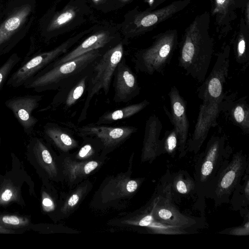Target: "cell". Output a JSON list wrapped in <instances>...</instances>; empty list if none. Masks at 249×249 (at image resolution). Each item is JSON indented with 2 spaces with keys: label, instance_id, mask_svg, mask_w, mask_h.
Segmentation results:
<instances>
[{
  "label": "cell",
  "instance_id": "6da1fadb",
  "mask_svg": "<svg viewBox=\"0 0 249 249\" xmlns=\"http://www.w3.org/2000/svg\"><path fill=\"white\" fill-rule=\"evenodd\" d=\"M210 23L208 11L196 16L185 29L179 44L178 66L200 83L206 78L214 52Z\"/></svg>",
  "mask_w": 249,
  "mask_h": 249
},
{
  "label": "cell",
  "instance_id": "7a4b0ae2",
  "mask_svg": "<svg viewBox=\"0 0 249 249\" xmlns=\"http://www.w3.org/2000/svg\"><path fill=\"white\" fill-rule=\"evenodd\" d=\"M231 49L230 44H223L216 54L210 74L197 88V96L202 102L196 125L200 129L209 130L217 126L220 113L225 112L234 100V95H228L224 90L230 67Z\"/></svg>",
  "mask_w": 249,
  "mask_h": 249
},
{
  "label": "cell",
  "instance_id": "3957f363",
  "mask_svg": "<svg viewBox=\"0 0 249 249\" xmlns=\"http://www.w3.org/2000/svg\"><path fill=\"white\" fill-rule=\"evenodd\" d=\"M36 0H0V55L28 34L36 18Z\"/></svg>",
  "mask_w": 249,
  "mask_h": 249
},
{
  "label": "cell",
  "instance_id": "277c9868",
  "mask_svg": "<svg viewBox=\"0 0 249 249\" xmlns=\"http://www.w3.org/2000/svg\"><path fill=\"white\" fill-rule=\"evenodd\" d=\"M107 49L93 50L57 65L49 64L23 87L37 92L58 90L90 69Z\"/></svg>",
  "mask_w": 249,
  "mask_h": 249
},
{
  "label": "cell",
  "instance_id": "5b68a950",
  "mask_svg": "<svg viewBox=\"0 0 249 249\" xmlns=\"http://www.w3.org/2000/svg\"><path fill=\"white\" fill-rule=\"evenodd\" d=\"M232 154L226 135L219 128L218 133L209 139L203 151L195 164L194 179L196 194L205 196L218 172Z\"/></svg>",
  "mask_w": 249,
  "mask_h": 249
},
{
  "label": "cell",
  "instance_id": "8992f818",
  "mask_svg": "<svg viewBox=\"0 0 249 249\" xmlns=\"http://www.w3.org/2000/svg\"><path fill=\"white\" fill-rule=\"evenodd\" d=\"M148 47L136 52L133 61L138 72L152 75L155 72L164 75L165 69L169 64L178 45V33L176 29L161 32L153 38Z\"/></svg>",
  "mask_w": 249,
  "mask_h": 249
},
{
  "label": "cell",
  "instance_id": "52a82bcc",
  "mask_svg": "<svg viewBox=\"0 0 249 249\" xmlns=\"http://www.w3.org/2000/svg\"><path fill=\"white\" fill-rule=\"evenodd\" d=\"M124 47L120 42L108 49L94 63L87 88V96L78 119L80 123L87 118L93 97L102 90L105 95L109 92L117 66L123 58Z\"/></svg>",
  "mask_w": 249,
  "mask_h": 249
},
{
  "label": "cell",
  "instance_id": "ba28073f",
  "mask_svg": "<svg viewBox=\"0 0 249 249\" xmlns=\"http://www.w3.org/2000/svg\"><path fill=\"white\" fill-rule=\"evenodd\" d=\"M248 169L247 156L242 150L232 154L218 172L205 196L213 199L215 206L229 203L231 196Z\"/></svg>",
  "mask_w": 249,
  "mask_h": 249
},
{
  "label": "cell",
  "instance_id": "9c48e42d",
  "mask_svg": "<svg viewBox=\"0 0 249 249\" xmlns=\"http://www.w3.org/2000/svg\"><path fill=\"white\" fill-rule=\"evenodd\" d=\"M84 34L71 37L51 50L26 55L20 66L10 75L7 85L13 88L23 86L49 64L67 53Z\"/></svg>",
  "mask_w": 249,
  "mask_h": 249
},
{
  "label": "cell",
  "instance_id": "30bf717a",
  "mask_svg": "<svg viewBox=\"0 0 249 249\" xmlns=\"http://www.w3.org/2000/svg\"><path fill=\"white\" fill-rule=\"evenodd\" d=\"M131 170L106 179L95 194L92 203L103 208L115 206L116 202L130 198L137 191L144 178H132Z\"/></svg>",
  "mask_w": 249,
  "mask_h": 249
},
{
  "label": "cell",
  "instance_id": "8fae6325",
  "mask_svg": "<svg viewBox=\"0 0 249 249\" xmlns=\"http://www.w3.org/2000/svg\"><path fill=\"white\" fill-rule=\"evenodd\" d=\"M164 187H159L149 202L153 217L161 223L190 232L191 230H195V226L198 225V222L195 218L180 213L171 199L167 186Z\"/></svg>",
  "mask_w": 249,
  "mask_h": 249
},
{
  "label": "cell",
  "instance_id": "7c38bea8",
  "mask_svg": "<svg viewBox=\"0 0 249 249\" xmlns=\"http://www.w3.org/2000/svg\"><path fill=\"white\" fill-rule=\"evenodd\" d=\"M191 0H178L160 9H147L137 12L128 23V37L140 36L149 32L163 21L184 9Z\"/></svg>",
  "mask_w": 249,
  "mask_h": 249
},
{
  "label": "cell",
  "instance_id": "4fadbf2b",
  "mask_svg": "<svg viewBox=\"0 0 249 249\" xmlns=\"http://www.w3.org/2000/svg\"><path fill=\"white\" fill-rule=\"evenodd\" d=\"M70 127L80 137H94L103 146L102 154L105 156L127 140L138 129L133 126H108L90 124L81 126L70 124Z\"/></svg>",
  "mask_w": 249,
  "mask_h": 249
},
{
  "label": "cell",
  "instance_id": "5bb4252c",
  "mask_svg": "<svg viewBox=\"0 0 249 249\" xmlns=\"http://www.w3.org/2000/svg\"><path fill=\"white\" fill-rule=\"evenodd\" d=\"M168 95L170 100L171 111L165 106L163 108L173 124V128L178 134L179 142L178 150L181 158L187 153L186 148L189 123L187 117L186 102L176 86L171 88Z\"/></svg>",
  "mask_w": 249,
  "mask_h": 249
},
{
  "label": "cell",
  "instance_id": "9a60e30c",
  "mask_svg": "<svg viewBox=\"0 0 249 249\" xmlns=\"http://www.w3.org/2000/svg\"><path fill=\"white\" fill-rule=\"evenodd\" d=\"M42 97L41 95H26L12 97L5 102L28 135L31 134L38 122L33 112L39 106Z\"/></svg>",
  "mask_w": 249,
  "mask_h": 249
},
{
  "label": "cell",
  "instance_id": "2e32d148",
  "mask_svg": "<svg viewBox=\"0 0 249 249\" xmlns=\"http://www.w3.org/2000/svg\"><path fill=\"white\" fill-rule=\"evenodd\" d=\"M246 0H212L211 16L214 20L216 32L219 39L226 36L232 30L237 18V11L243 10Z\"/></svg>",
  "mask_w": 249,
  "mask_h": 249
},
{
  "label": "cell",
  "instance_id": "e0dca14e",
  "mask_svg": "<svg viewBox=\"0 0 249 249\" xmlns=\"http://www.w3.org/2000/svg\"><path fill=\"white\" fill-rule=\"evenodd\" d=\"M28 151L46 179L56 181L63 179L57 157L42 139L33 138L28 145Z\"/></svg>",
  "mask_w": 249,
  "mask_h": 249
},
{
  "label": "cell",
  "instance_id": "ac0fdd59",
  "mask_svg": "<svg viewBox=\"0 0 249 249\" xmlns=\"http://www.w3.org/2000/svg\"><path fill=\"white\" fill-rule=\"evenodd\" d=\"M114 76L115 103H127L140 94L141 87L136 76L124 57L117 66Z\"/></svg>",
  "mask_w": 249,
  "mask_h": 249
},
{
  "label": "cell",
  "instance_id": "d6986e66",
  "mask_svg": "<svg viewBox=\"0 0 249 249\" xmlns=\"http://www.w3.org/2000/svg\"><path fill=\"white\" fill-rule=\"evenodd\" d=\"M101 158L78 161L69 153H62L61 156L57 157L62 178L71 186L80 182L100 166L104 160Z\"/></svg>",
  "mask_w": 249,
  "mask_h": 249
},
{
  "label": "cell",
  "instance_id": "ffe728a7",
  "mask_svg": "<svg viewBox=\"0 0 249 249\" xmlns=\"http://www.w3.org/2000/svg\"><path fill=\"white\" fill-rule=\"evenodd\" d=\"M92 67L58 89L52 102L45 110L56 109L60 107L68 109L74 105L87 90Z\"/></svg>",
  "mask_w": 249,
  "mask_h": 249
},
{
  "label": "cell",
  "instance_id": "44dd1931",
  "mask_svg": "<svg viewBox=\"0 0 249 249\" xmlns=\"http://www.w3.org/2000/svg\"><path fill=\"white\" fill-rule=\"evenodd\" d=\"M121 223L127 225L144 227L149 232L155 234L175 235L190 233L185 230L166 225L156 220L152 215L149 202L142 210L139 211L131 218L125 219Z\"/></svg>",
  "mask_w": 249,
  "mask_h": 249
},
{
  "label": "cell",
  "instance_id": "7402d4cb",
  "mask_svg": "<svg viewBox=\"0 0 249 249\" xmlns=\"http://www.w3.org/2000/svg\"><path fill=\"white\" fill-rule=\"evenodd\" d=\"M162 128V124L157 115L153 114L147 120L142 151V161L152 162L160 155L159 138Z\"/></svg>",
  "mask_w": 249,
  "mask_h": 249
},
{
  "label": "cell",
  "instance_id": "603a6c76",
  "mask_svg": "<svg viewBox=\"0 0 249 249\" xmlns=\"http://www.w3.org/2000/svg\"><path fill=\"white\" fill-rule=\"evenodd\" d=\"M114 36L106 31L98 32L88 37L76 47L50 63L55 66L65 63L93 50L105 49Z\"/></svg>",
  "mask_w": 249,
  "mask_h": 249
},
{
  "label": "cell",
  "instance_id": "cb8c5ba5",
  "mask_svg": "<svg viewBox=\"0 0 249 249\" xmlns=\"http://www.w3.org/2000/svg\"><path fill=\"white\" fill-rule=\"evenodd\" d=\"M43 132L46 139L62 153H68L78 146L71 128L47 123L43 126Z\"/></svg>",
  "mask_w": 249,
  "mask_h": 249
},
{
  "label": "cell",
  "instance_id": "d4e9b609",
  "mask_svg": "<svg viewBox=\"0 0 249 249\" xmlns=\"http://www.w3.org/2000/svg\"><path fill=\"white\" fill-rule=\"evenodd\" d=\"M231 42L236 62L242 66L244 71L246 70L249 64V27L246 25L243 16Z\"/></svg>",
  "mask_w": 249,
  "mask_h": 249
},
{
  "label": "cell",
  "instance_id": "484cf974",
  "mask_svg": "<svg viewBox=\"0 0 249 249\" xmlns=\"http://www.w3.org/2000/svg\"><path fill=\"white\" fill-rule=\"evenodd\" d=\"M170 178L167 186L173 201L196 194L194 179L187 171H178Z\"/></svg>",
  "mask_w": 249,
  "mask_h": 249
},
{
  "label": "cell",
  "instance_id": "4316f807",
  "mask_svg": "<svg viewBox=\"0 0 249 249\" xmlns=\"http://www.w3.org/2000/svg\"><path fill=\"white\" fill-rule=\"evenodd\" d=\"M247 98L244 96L234 100L226 111L230 120L245 134L249 133V106Z\"/></svg>",
  "mask_w": 249,
  "mask_h": 249
},
{
  "label": "cell",
  "instance_id": "83f0119b",
  "mask_svg": "<svg viewBox=\"0 0 249 249\" xmlns=\"http://www.w3.org/2000/svg\"><path fill=\"white\" fill-rule=\"evenodd\" d=\"M150 104L145 99L142 101L129 105L112 111H107L99 117L95 124H107L115 121L128 118L140 112Z\"/></svg>",
  "mask_w": 249,
  "mask_h": 249
},
{
  "label": "cell",
  "instance_id": "f1b7e54d",
  "mask_svg": "<svg viewBox=\"0 0 249 249\" xmlns=\"http://www.w3.org/2000/svg\"><path fill=\"white\" fill-rule=\"evenodd\" d=\"M92 188L91 183L86 180L81 183L65 199L59 210L60 218H64L76 210Z\"/></svg>",
  "mask_w": 249,
  "mask_h": 249
},
{
  "label": "cell",
  "instance_id": "f546056e",
  "mask_svg": "<svg viewBox=\"0 0 249 249\" xmlns=\"http://www.w3.org/2000/svg\"><path fill=\"white\" fill-rule=\"evenodd\" d=\"M81 138L83 139L81 146L76 153L71 154L74 159L78 161L93 160L98 158L99 152L102 153L103 146L98 139L90 136Z\"/></svg>",
  "mask_w": 249,
  "mask_h": 249
},
{
  "label": "cell",
  "instance_id": "4dcf8cb0",
  "mask_svg": "<svg viewBox=\"0 0 249 249\" xmlns=\"http://www.w3.org/2000/svg\"><path fill=\"white\" fill-rule=\"evenodd\" d=\"M249 174L247 170L241 181L234 190L229 202L234 210H245L249 204Z\"/></svg>",
  "mask_w": 249,
  "mask_h": 249
},
{
  "label": "cell",
  "instance_id": "1f68e13d",
  "mask_svg": "<svg viewBox=\"0 0 249 249\" xmlns=\"http://www.w3.org/2000/svg\"><path fill=\"white\" fill-rule=\"evenodd\" d=\"M21 199L19 186L11 178H4L0 185V206L12 202L19 203Z\"/></svg>",
  "mask_w": 249,
  "mask_h": 249
},
{
  "label": "cell",
  "instance_id": "d6a6232c",
  "mask_svg": "<svg viewBox=\"0 0 249 249\" xmlns=\"http://www.w3.org/2000/svg\"><path fill=\"white\" fill-rule=\"evenodd\" d=\"M179 138L175 128L166 130L163 138L160 140V155L167 154L174 157L178 149Z\"/></svg>",
  "mask_w": 249,
  "mask_h": 249
},
{
  "label": "cell",
  "instance_id": "836d02e7",
  "mask_svg": "<svg viewBox=\"0 0 249 249\" xmlns=\"http://www.w3.org/2000/svg\"><path fill=\"white\" fill-rule=\"evenodd\" d=\"M20 57L17 53H13L0 66V91L6 81H7L12 71L19 62Z\"/></svg>",
  "mask_w": 249,
  "mask_h": 249
},
{
  "label": "cell",
  "instance_id": "e575fe53",
  "mask_svg": "<svg viewBox=\"0 0 249 249\" xmlns=\"http://www.w3.org/2000/svg\"><path fill=\"white\" fill-rule=\"evenodd\" d=\"M29 219L15 215L0 214V226L6 228H19L27 226Z\"/></svg>",
  "mask_w": 249,
  "mask_h": 249
},
{
  "label": "cell",
  "instance_id": "d590c367",
  "mask_svg": "<svg viewBox=\"0 0 249 249\" xmlns=\"http://www.w3.org/2000/svg\"><path fill=\"white\" fill-rule=\"evenodd\" d=\"M221 233L232 235H246L249 234V218L243 225L225 230Z\"/></svg>",
  "mask_w": 249,
  "mask_h": 249
},
{
  "label": "cell",
  "instance_id": "8d00e7d4",
  "mask_svg": "<svg viewBox=\"0 0 249 249\" xmlns=\"http://www.w3.org/2000/svg\"><path fill=\"white\" fill-rule=\"evenodd\" d=\"M41 204L43 210L46 212L53 211L56 207L53 199L46 192L42 193Z\"/></svg>",
  "mask_w": 249,
  "mask_h": 249
},
{
  "label": "cell",
  "instance_id": "74e56055",
  "mask_svg": "<svg viewBox=\"0 0 249 249\" xmlns=\"http://www.w3.org/2000/svg\"><path fill=\"white\" fill-rule=\"evenodd\" d=\"M244 14V20L246 25L249 27V0H246L245 5L242 11Z\"/></svg>",
  "mask_w": 249,
  "mask_h": 249
},
{
  "label": "cell",
  "instance_id": "f35d334b",
  "mask_svg": "<svg viewBox=\"0 0 249 249\" xmlns=\"http://www.w3.org/2000/svg\"><path fill=\"white\" fill-rule=\"evenodd\" d=\"M14 232V231L11 230L8 228L0 226V233H13Z\"/></svg>",
  "mask_w": 249,
  "mask_h": 249
},
{
  "label": "cell",
  "instance_id": "ab89813d",
  "mask_svg": "<svg viewBox=\"0 0 249 249\" xmlns=\"http://www.w3.org/2000/svg\"><path fill=\"white\" fill-rule=\"evenodd\" d=\"M119 0L123 2H126L129 1L131 0Z\"/></svg>",
  "mask_w": 249,
  "mask_h": 249
},
{
  "label": "cell",
  "instance_id": "60d3db41",
  "mask_svg": "<svg viewBox=\"0 0 249 249\" xmlns=\"http://www.w3.org/2000/svg\"><path fill=\"white\" fill-rule=\"evenodd\" d=\"M93 1H98L99 0H93Z\"/></svg>",
  "mask_w": 249,
  "mask_h": 249
},
{
  "label": "cell",
  "instance_id": "b9f144b4",
  "mask_svg": "<svg viewBox=\"0 0 249 249\" xmlns=\"http://www.w3.org/2000/svg\"></svg>",
  "mask_w": 249,
  "mask_h": 249
}]
</instances>
